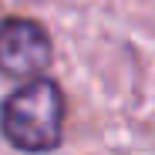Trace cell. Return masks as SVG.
I'll use <instances>...</instances> for the list:
<instances>
[{"label":"cell","mask_w":155,"mask_h":155,"mask_svg":"<svg viewBox=\"0 0 155 155\" xmlns=\"http://www.w3.org/2000/svg\"><path fill=\"white\" fill-rule=\"evenodd\" d=\"M64 98L51 78H31L0 105V132L17 152L47 155L61 145Z\"/></svg>","instance_id":"1"},{"label":"cell","mask_w":155,"mask_h":155,"mask_svg":"<svg viewBox=\"0 0 155 155\" xmlns=\"http://www.w3.org/2000/svg\"><path fill=\"white\" fill-rule=\"evenodd\" d=\"M51 37L41 24L27 17H10L0 24V71L10 78H44L51 68Z\"/></svg>","instance_id":"2"}]
</instances>
